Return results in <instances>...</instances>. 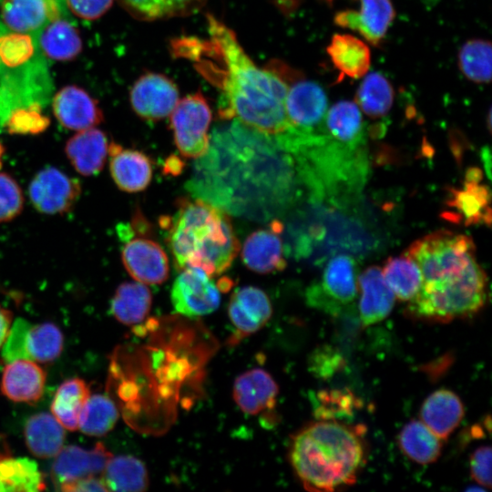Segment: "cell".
I'll use <instances>...</instances> for the list:
<instances>
[{
    "label": "cell",
    "instance_id": "1",
    "mask_svg": "<svg viewBox=\"0 0 492 492\" xmlns=\"http://www.w3.org/2000/svg\"><path fill=\"white\" fill-rule=\"evenodd\" d=\"M207 26L208 38H180L172 46L218 89L220 119H235L270 135L289 128L285 97L290 84L300 77L296 71L281 64L259 67L223 22L207 15Z\"/></svg>",
    "mask_w": 492,
    "mask_h": 492
},
{
    "label": "cell",
    "instance_id": "2",
    "mask_svg": "<svg viewBox=\"0 0 492 492\" xmlns=\"http://www.w3.org/2000/svg\"><path fill=\"white\" fill-rule=\"evenodd\" d=\"M275 135L238 120L214 130L190 188L223 210L244 213L248 205L279 204L289 193L292 162L279 154Z\"/></svg>",
    "mask_w": 492,
    "mask_h": 492
},
{
    "label": "cell",
    "instance_id": "3",
    "mask_svg": "<svg viewBox=\"0 0 492 492\" xmlns=\"http://www.w3.org/2000/svg\"><path fill=\"white\" fill-rule=\"evenodd\" d=\"M364 430L343 421L318 419L295 434L290 461L310 491H334L354 484L366 461Z\"/></svg>",
    "mask_w": 492,
    "mask_h": 492
},
{
    "label": "cell",
    "instance_id": "4",
    "mask_svg": "<svg viewBox=\"0 0 492 492\" xmlns=\"http://www.w3.org/2000/svg\"><path fill=\"white\" fill-rule=\"evenodd\" d=\"M173 217L160 222L177 269L198 267L210 277L225 272L240 243L228 214L201 199L179 198Z\"/></svg>",
    "mask_w": 492,
    "mask_h": 492
},
{
    "label": "cell",
    "instance_id": "5",
    "mask_svg": "<svg viewBox=\"0 0 492 492\" xmlns=\"http://www.w3.org/2000/svg\"><path fill=\"white\" fill-rule=\"evenodd\" d=\"M487 285L486 272L476 257L448 262L422 279L407 312L412 317L436 323L471 317L486 303Z\"/></svg>",
    "mask_w": 492,
    "mask_h": 492
},
{
    "label": "cell",
    "instance_id": "6",
    "mask_svg": "<svg viewBox=\"0 0 492 492\" xmlns=\"http://www.w3.org/2000/svg\"><path fill=\"white\" fill-rule=\"evenodd\" d=\"M211 115L210 107L200 92L178 101L169 121L175 145L183 157L199 159L206 154Z\"/></svg>",
    "mask_w": 492,
    "mask_h": 492
},
{
    "label": "cell",
    "instance_id": "7",
    "mask_svg": "<svg viewBox=\"0 0 492 492\" xmlns=\"http://www.w3.org/2000/svg\"><path fill=\"white\" fill-rule=\"evenodd\" d=\"M357 295L356 263L353 257L339 254L326 264L321 280L310 286L307 302L331 314L348 307Z\"/></svg>",
    "mask_w": 492,
    "mask_h": 492
},
{
    "label": "cell",
    "instance_id": "8",
    "mask_svg": "<svg viewBox=\"0 0 492 492\" xmlns=\"http://www.w3.org/2000/svg\"><path fill=\"white\" fill-rule=\"evenodd\" d=\"M80 195V182L52 166L36 173L28 186L31 204L46 215H62L70 211Z\"/></svg>",
    "mask_w": 492,
    "mask_h": 492
},
{
    "label": "cell",
    "instance_id": "9",
    "mask_svg": "<svg viewBox=\"0 0 492 492\" xmlns=\"http://www.w3.org/2000/svg\"><path fill=\"white\" fill-rule=\"evenodd\" d=\"M170 297L176 312L187 317L209 314L220 302L218 286L204 271L192 266L185 267L177 276Z\"/></svg>",
    "mask_w": 492,
    "mask_h": 492
},
{
    "label": "cell",
    "instance_id": "10",
    "mask_svg": "<svg viewBox=\"0 0 492 492\" xmlns=\"http://www.w3.org/2000/svg\"><path fill=\"white\" fill-rule=\"evenodd\" d=\"M328 109L323 88L313 81H292L285 97V111L291 129L313 133L322 129Z\"/></svg>",
    "mask_w": 492,
    "mask_h": 492
},
{
    "label": "cell",
    "instance_id": "11",
    "mask_svg": "<svg viewBox=\"0 0 492 492\" xmlns=\"http://www.w3.org/2000/svg\"><path fill=\"white\" fill-rule=\"evenodd\" d=\"M125 239L122 263L128 274L145 284H159L169 274V258L163 248L147 234Z\"/></svg>",
    "mask_w": 492,
    "mask_h": 492
},
{
    "label": "cell",
    "instance_id": "12",
    "mask_svg": "<svg viewBox=\"0 0 492 492\" xmlns=\"http://www.w3.org/2000/svg\"><path fill=\"white\" fill-rule=\"evenodd\" d=\"M129 100L138 117L158 121L170 115L179 100V94L170 78L149 72L136 80L130 90Z\"/></svg>",
    "mask_w": 492,
    "mask_h": 492
},
{
    "label": "cell",
    "instance_id": "13",
    "mask_svg": "<svg viewBox=\"0 0 492 492\" xmlns=\"http://www.w3.org/2000/svg\"><path fill=\"white\" fill-rule=\"evenodd\" d=\"M482 173L476 168L466 171L460 189H449L446 217L465 225L491 222V195L489 189L481 183Z\"/></svg>",
    "mask_w": 492,
    "mask_h": 492
},
{
    "label": "cell",
    "instance_id": "14",
    "mask_svg": "<svg viewBox=\"0 0 492 492\" xmlns=\"http://www.w3.org/2000/svg\"><path fill=\"white\" fill-rule=\"evenodd\" d=\"M112 456L101 443H97L91 449H85L78 446L62 447L55 456L51 467L52 482L59 488L63 484L77 479L101 477Z\"/></svg>",
    "mask_w": 492,
    "mask_h": 492
},
{
    "label": "cell",
    "instance_id": "15",
    "mask_svg": "<svg viewBox=\"0 0 492 492\" xmlns=\"http://www.w3.org/2000/svg\"><path fill=\"white\" fill-rule=\"evenodd\" d=\"M229 317L235 328L234 343L261 330L270 320L272 307L268 295L260 288L245 286L232 293Z\"/></svg>",
    "mask_w": 492,
    "mask_h": 492
},
{
    "label": "cell",
    "instance_id": "16",
    "mask_svg": "<svg viewBox=\"0 0 492 492\" xmlns=\"http://www.w3.org/2000/svg\"><path fill=\"white\" fill-rule=\"evenodd\" d=\"M52 108L61 126L77 132L96 128L103 121L97 101L77 86L61 88L54 97Z\"/></svg>",
    "mask_w": 492,
    "mask_h": 492
},
{
    "label": "cell",
    "instance_id": "17",
    "mask_svg": "<svg viewBox=\"0 0 492 492\" xmlns=\"http://www.w3.org/2000/svg\"><path fill=\"white\" fill-rule=\"evenodd\" d=\"M281 222L274 220L268 228L251 233L243 243L241 259L251 271L267 274L282 271L286 267Z\"/></svg>",
    "mask_w": 492,
    "mask_h": 492
},
{
    "label": "cell",
    "instance_id": "18",
    "mask_svg": "<svg viewBox=\"0 0 492 492\" xmlns=\"http://www.w3.org/2000/svg\"><path fill=\"white\" fill-rule=\"evenodd\" d=\"M109 172L116 186L122 191L144 190L152 178V163L142 151L124 149L116 142L108 146Z\"/></svg>",
    "mask_w": 492,
    "mask_h": 492
},
{
    "label": "cell",
    "instance_id": "19",
    "mask_svg": "<svg viewBox=\"0 0 492 492\" xmlns=\"http://www.w3.org/2000/svg\"><path fill=\"white\" fill-rule=\"evenodd\" d=\"M394 17L391 0H361L359 11H341L334 16V22L341 27L358 32L375 46L384 37Z\"/></svg>",
    "mask_w": 492,
    "mask_h": 492
},
{
    "label": "cell",
    "instance_id": "20",
    "mask_svg": "<svg viewBox=\"0 0 492 492\" xmlns=\"http://www.w3.org/2000/svg\"><path fill=\"white\" fill-rule=\"evenodd\" d=\"M108 146L106 134L90 128L77 131L67 139L65 154L77 173L91 177L102 171L108 157Z\"/></svg>",
    "mask_w": 492,
    "mask_h": 492
},
{
    "label": "cell",
    "instance_id": "21",
    "mask_svg": "<svg viewBox=\"0 0 492 492\" xmlns=\"http://www.w3.org/2000/svg\"><path fill=\"white\" fill-rule=\"evenodd\" d=\"M45 384V371L33 360L22 358L6 364L0 386L14 402L34 403L42 396Z\"/></svg>",
    "mask_w": 492,
    "mask_h": 492
},
{
    "label": "cell",
    "instance_id": "22",
    "mask_svg": "<svg viewBox=\"0 0 492 492\" xmlns=\"http://www.w3.org/2000/svg\"><path fill=\"white\" fill-rule=\"evenodd\" d=\"M279 388L272 375L261 368L239 375L233 385V398L241 410L258 415L275 405Z\"/></svg>",
    "mask_w": 492,
    "mask_h": 492
},
{
    "label": "cell",
    "instance_id": "23",
    "mask_svg": "<svg viewBox=\"0 0 492 492\" xmlns=\"http://www.w3.org/2000/svg\"><path fill=\"white\" fill-rule=\"evenodd\" d=\"M464 414L460 397L444 388L429 395L420 408L421 421L442 440L446 439L459 425Z\"/></svg>",
    "mask_w": 492,
    "mask_h": 492
},
{
    "label": "cell",
    "instance_id": "24",
    "mask_svg": "<svg viewBox=\"0 0 492 492\" xmlns=\"http://www.w3.org/2000/svg\"><path fill=\"white\" fill-rule=\"evenodd\" d=\"M361 291L360 317L364 325L385 319L395 304V294L386 283L382 269L371 266L358 278Z\"/></svg>",
    "mask_w": 492,
    "mask_h": 492
},
{
    "label": "cell",
    "instance_id": "25",
    "mask_svg": "<svg viewBox=\"0 0 492 492\" xmlns=\"http://www.w3.org/2000/svg\"><path fill=\"white\" fill-rule=\"evenodd\" d=\"M323 129L332 139L343 145L360 148L364 139L362 113L355 102L342 100L325 114Z\"/></svg>",
    "mask_w": 492,
    "mask_h": 492
},
{
    "label": "cell",
    "instance_id": "26",
    "mask_svg": "<svg viewBox=\"0 0 492 492\" xmlns=\"http://www.w3.org/2000/svg\"><path fill=\"white\" fill-rule=\"evenodd\" d=\"M25 439L29 451L41 458L55 457L63 447L65 428L48 413H38L28 418Z\"/></svg>",
    "mask_w": 492,
    "mask_h": 492
},
{
    "label": "cell",
    "instance_id": "27",
    "mask_svg": "<svg viewBox=\"0 0 492 492\" xmlns=\"http://www.w3.org/2000/svg\"><path fill=\"white\" fill-rule=\"evenodd\" d=\"M327 53L340 71L341 77H364L370 67L371 53L362 40L351 35H334L327 46Z\"/></svg>",
    "mask_w": 492,
    "mask_h": 492
},
{
    "label": "cell",
    "instance_id": "28",
    "mask_svg": "<svg viewBox=\"0 0 492 492\" xmlns=\"http://www.w3.org/2000/svg\"><path fill=\"white\" fill-rule=\"evenodd\" d=\"M151 303L152 295L147 284L139 282H125L115 291L110 310L113 316L121 323L134 325L147 317Z\"/></svg>",
    "mask_w": 492,
    "mask_h": 492
},
{
    "label": "cell",
    "instance_id": "29",
    "mask_svg": "<svg viewBox=\"0 0 492 492\" xmlns=\"http://www.w3.org/2000/svg\"><path fill=\"white\" fill-rule=\"evenodd\" d=\"M398 445L409 459L420 465L436 462L443 446L442 439L421 420H411L402 428Z\"/></svg>",
    "mask_w": 492,
    "mask_h": 492
},
{
    "label": "cell",
    "instance_id": "30",
    "mask_svg": "<svg viewBox=\"0 0 492 492\" xmlns=\"http://www.w3.org/2000/svg\"><path fill=\"white\" fill-rule=\"evenodd\" d=\"M101 478L108 491H144L149 475L142 461L132 456H118L108 460Z\"/></svg>",
    "mask_w": 492,
    "mask_h": 492
},
{
    "label": "cell",
    "instance_id": "31",
    "mask_svg": "<svg viewBox=\"0 0 492 492\" xmlns=\"http://www.w3.org/2000/svg\"><path fill=\"white\" fill-rule=\"evenodd\" d=\"M53 7L50 0H4L1 14L10 29L26 34L45 25Z\"/></svg>",
    "mask_w": 492,
    "mask_h": 492
},
{
    "label": "cell",
    "instance_id": "32",
    "mask_svg": "<svg viewBox=\"0 0 492 492\" xmlns=\"http://www.w3.org/2000/svg\"><path fill=\"white\" fill-rule=\"evenodd\" d=\"M133 17L142 21L189 16L200 11L208 0H118Z\"/></svg>",
    "mask_w": 492,
    "mask_h": 492
},
{
    "label": "cell",
    "instance_id": "33",
    "mask_svg": "<svg viewBox=\"0 0 492 492\" xmlns=\"http://www.w3.org/2000/svg\"><path fill=\"white\" fill-rule=\"evenodd\" d=\"M89 395V387L83 379L75 377L64 381L52 401V415L65 429H78L79 415Z\"/></svg>",
    "mask_w": 492,
    "mask_h": 492
},
{
    "label": "cell",
    "instance_id": "34",
    "mask_svg": "<svg viewBox=\"0 0 492 492\" xmlns=\"http://www.w3.org/2000/svg\"><path fill=\"white\" fill-rule=\"evenodd\" d=\"M46 488L37 464L27 457L0 461V492H36Z\"/></svg>",
    "mask_w": 492,
    "mask_h": 492
},
{
    "label": "cell",
    "instance_id": "35",
    "mask_svg": "<svg viewBox=\"0 0 492 492\" xmlns=\"http://www.w3.org/2000/svg\"><path fill=\"white\" fill-rule=\"evenodd\" d=\"M39 43L43 52L57 61L71 60L82 50V40L77 30L66 20L51 21L43 29Z\"/></svg>",
    "mask_w": 492,
    "mask_h": 492
},
{
    "label": "cell",
    "instance_id": "36",
    "mask_svg": "<svg viewBox=\"0 0 492 492\" xmlns=\"http://www.w3.org/2000/svg\"><path fill=\"white\" fill-rule=\"evenodd\" d=\"M382 272L395 296L400 301H411L421 288L420 268L406 253L389 258Z\"/></svg>",
    "mask_w": 492,
    "mask_h": 492
},
{
    "label": "cell",
    "instance_id": "37",
    "mask_svg": "<svg viewBox=\"0 0 492 492\" xmlns=\"http://www.w3.org/2000/svg\"><path fill=\"white\" fill-rule=\"evenodd\" d=\"M393 102V87L388 79L378 72L367 75L355 95L356 105L364 113L374 118L386 115Z\"/></svg>",
    "mask_w": 492,
    "mask_h": 492
},
{
    "label": "cell",
    "instance_id": "38",
    "mask_svg": "<svg viewBox=\"0 0 492 492\" xmlns=\"http://www.w3.org/2000/svg\"><path fill=\"white\" fill-rule=\"evenodd\" d=\"M118 419L115 403L107 395H89L78 419V429L86 435L101 436L108 434Z\"/></svg>",
    "mask_w": 492,
    "mask_h": 492
},
{
    "label": "cell",
    "instance_id": "39",
    "mask_svg": "<svg viewBox=\"0 0 492 492\" xmlns=\"http://www.w3.org/2000/svg\"><path fill=\"white\" fill-rule=\"evenodd\" d=\"M64 338L60 329L52 323L30 325L26 336L28 359L48 363L56 359L63 349Z\"/></svg>",
    "mask_w": 492,
    "mask_h": 492
},
{
    "label": "cell",
    "instance_id": "40",
    "mask_svg": "<svg viewBox=\"0 0 492 492\" xmlns=\"http://www.w3.org/2000/svg\"><path fill=\"white\" fill-rule=\"evenodd\" d=\"M463 75L474 83H489L491 78V44L483 39L466 42L458 53Z\"/></svg>",
    "mask_w": 492,
    "mask_h": 492
},
{
    "label": "cell",
    "instance_id": "41",
    "mask_svg": "<svg viewBox=\"0 0 492 492\" xmlns=\"http://www.w3.org/2000/svg\"><path fill=\"white\" fill-rule=\"evenodd\" d=\"M358 405L356 397L348 390H323L315 396L314 412L318 419L341 421L352 416Z\"/></svg>",
    "mask_w": 492,
    "mask_h": 492
},
{
    "label": "cell",
    "instance_id": "42",
    "mask_svg": "<svg viewBox=\"0 0 492 492\" xmlns=\"http://www.w3.org/2000/svg\"><path fill=\"white\" fill-rule=\"evenodd\" d=\"M24 202V193L16 179L6 172H0V223L19 216Z\"/></svg>",
    "mask_w": 492,
    "mask_h": 492
},
{
    "label": "cell",
    "instance_id": "43",
    "mask_svg": "<svg viewBox=\"0 0 492 492\" xmlns=\"http://www.w3.org/2000/svg\"><path fill=\"white\" fill-rule=\"evenodd\" d=\"M49 124L38 108L31 106L13 111L5 122L10 134L36 135L43 132Z\"/></svg>",
    "mask_w": 492,
    "mask_h": 492
},
{
    "label": "cell",
    "instance_id": "44",
    "mask_svg": "<svg viewBox=\"0 0 492 492\" xmlns=\"http://www.w3.org/2000/svg\"><path fill=\"white\" fill-rule=\"evenodd\" d=\"M32 53V42L23 33L8 36L0 44V57L8 66L14 67L26 61Z\"/></svg>",
    "mask_w": 492,
    "mask_h": 492
},
{
    "label": "cell",
    "instance_id": "45",
    "mask_svg": "<svg viewBox=\"0 0 492 492\" xmlns=\"http://www.w3.org/2000/svg\"><path fill=\"white\" fill-rule=\"evenodd\" d=\"M30 324L23 320L17 319L12 325L9 333L2 346V355L5 362L15 359H28L26 351V336Z\"/></svg>",
    "mask_w": 492,
    "mask_h": 492
},
{
    "label": "cell",
    "instance_id": "46",
    "mask_svg": "<svg viewBox=\"0 0 492 492\" xmlns=\"http://www.w3.org/2000/svg\"><path fill=\"white\" fill-rule=\"evenodd\" d=\"M469 468L471 477L480 486L491 487V448L482 446L470 456Z\"/></svg>",
    "mask_w": 492,
    "mask_h": 492
},
{
    "label": "cell",
    "instance_id": "47",
    "mask_svg": "<svg viewBox=\"0 0 492 492\" xmlns=\"http://www.w3.org/2000/svg\"><path fill=\"white\" fill-rule=\"evenodd\" d=\"M114 0H66L70 11L85 20H95L102 16Z\"/></svg>",
    "mask_w": 492,
    "mask_h": 492
},
{
    "label": "cell",
    "instance_id": "48",
    "mask_svg": "<svg viewBox=\"0 0 492 492\" xmlns=\"http://www.w3.org/2000/svg\"><path fill=\"white\" fill-rule=\"evenodd\" d=\"M341 358L338 354L331 350L318 349L311 357L310 368L320 377H326L332 374L341 364Z\"/></svg>",
    "mask_w": 492,
    "mask_h": 492
},
{
    "label": "cell",
    "instance_id": "49",
    "mask_svg": "<svg viewBox=\"0 0 492 492\" xmlns=\"http://www.w3.org/2000/svg\"><path fill=\"white\" fill-rule=\"evenodd\" d=\"M58 489L65 492L108 491L101 477H88L63 484Z\"/></svg>",
    "mask_w": 492,
    "mask_h": 492
},
{
    "label": "cell",
    "instance_id": "50",
    "mask_svg": "<svg viewBox=\"0 0 492 492\" xmlns=\"http://www.w3.org/2000/svg\"><path fill=\"white\" fill-rule=\"evenodd\" d=\"M12 325V313L0 305V349L2 348Z\"/></svg>",
    "mask_w": 492,
    "mask_h": 492
},
{
    "label": "cell",
    "instance_id": "51",
    "mask_svg": "<svg viewBox=\"0 0 492 492\" xmlns=\"http://www.w3.org/2000/svg\"><path fill=\"white\" fill-rule=\"evenodd\" d=\"M9 455L10 453L5 441L0 440V461L10 456Z\"/></svg>",
    "mask_w": 492,
    "mask_h": 492
},
{
    "label": "cell",
    "instance_id": "52",
    "mask_svg": "<svg viewBox=\"0 0 492 492\" xmlns=\"http://www.w3.org/2000/svg\"><path fill=\"white\" fill-rule=\"evenodd\" d=\"M5 147L4 145L0 142V169L2 167V164H3V157L5 155Z\"/></svg>",
    "mask_w": 492,
    "mask_h": 492
},
{
    "label": "cell",
    "instance_id": "53",
    "mask_svg": "<svg viewBox=\"0 0 492 492\" xmlns=\"http://www.w3.org/2000/svg\"><path fill=\"white\" fill-rule=\"evenodd\" d=\"M326 1H328V2H332V1H333V0H326Z\"/></svg>",
    "mask_w": 492,
    "mask_h": 492
}]
</instances>
